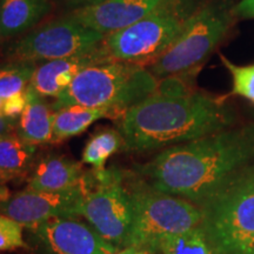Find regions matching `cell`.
<instances>
[{
  "label": "cell",
  "mask_w": 254,
  "mask_h": 254,
  "mask_svg": "<svg viewBox=\"0 0 254 254\" xmlns=\"http://www.w3.org/2000/svg\"><path fill=\"white\" fill-rule=\"evenodd\" d=\"M254 164V124L167 147L139 170L146 183L204 206Z\"/></svg>",
  "instance_id": "obj_1"
},
{
  "label": "cell",
  "mask_w": 254,
  "mask_h": 254,
  "mask_svg": "<svg viewBox=\"0 0 254 254\" xmlns=\"http://www.w3.org/2000/svg\"><path fill=\"white\" fill-rule=\"evenodd\" d=\"M236 112L222 100L192 92L170 97L154 92L120 119L124 150L147 152L184 144L230 128Z\"/></svg>",
  "instance_id": "obj_2"
},
{
  "label": "cell",
  "mask_w": 254,
  "mask_h": 254,
  "mask_svg": "<svg viewBox=\"0 0 254 254\" xmlns=\"http://www.w3.org/2000/svg\"><path fill=\"white\" fill-rule=\"evenodd\" d=\"M157 87L158 79L139 64H97L75 75L68 87L56 98L52 110L82 106L123 117L129 107L153 94Z\"/></svg>",
  "instance_id": "obj_3"
},
{
  "label": "cell",
  "mask_w": 254,
  "mask_h": 254,
  "mask_svg": "<svg viewBox=\"0 0 254 254\" xmlns=\"http://www.w3.org/2000/svg\"><path fill=\"white\" fill-rule=\"evenodd\" d=\"M202 5L200 0L167 2L138 23L106 34L100 49L111 62L151 65L179 38Z\"/></svg>",
  "instance_id": "obj_4"
},
{
  "label": "cell",
  "mask_w": 254,
  "mask_h": 254,
  "mask_svg": "<svg viewBox=\"0 0 254 254\" xmlns=\"http://www.w3.org/2000/svg\"><path fill=\"white\" fill-rule=\"evenodd\" d=\"M128 190L133 220L126 247L160 253L161 245L168 238L201 224V208L189 200L166 194L138 179L129 184Z\"/></svg>",
  "instance_id": "obj_5"
},
{
  "label": "cell",
  "mask_w": 254,
  "mask_h": 254,
  "mask_svg": "<svg viewBox=\"0 0 254 254\" xmlns=\"http://www.w3.org/2000/svg\"><path fill=\"white\" fill-rule=\"evenodd\" d=\"M200 208L202 227L222 254H246L254 241V164Z\"/></svg>",
  "instance_id": "obj_6"
},
{
  "label": "cell",
  "mask_w": 254,
  "mask_h": 254,
  "mask_svg": "<svg viewBox=\"0 0 254 254\" xmlns=\"http://www.w3.org/2000/svg\"><path fill=\"white\" fill-rule=\"evenodd\" d=\"M234 6L231 0L205 2L190 21L179 38L150 65L157 79L198 69L232 26Z\"/></svg>",
  "instance_id": "obj_7"
},
{
  "label": "cell",
  "mask_w": 254,
  "mask_h": 254,
  "mask_svg": "<svg viewBox=\"0 0 254 254\" xmlns=\"http://www.w3.org/2000/svg\"><path fill=\"white\" fill-rule=\"evenodd\" d=\"M124 178L114 168L85 174L86 190L78 211V215L119 250L127 246L133 220L131 193L124 185Z\"/></svg>",
  "instance_id": "obj_8"
},
{
  "label": "cell",
  "mask_w": 254,
  "mask_h": 254,
  "mask_svg": "<svg viewBox=\"0 0 254 254\" xmlns=\"http://www.w3.org/2000/svg\"><path fill=\"white\" fill-rule=\"evenodd\" d=\"M105 34L82 26L67 15L50 21L20 38L9 46L12 62H39L71 58L98 49Z\"/></svg>",
  "instance_id": "obj_9"
},
{
  "label": "cell",
  "mask_w": 254,
  "mask_h": 254,
  "mask_svg": "<svg viewBox=\"0 0 254 254\" xmlns=\"http://www.w3.org/2000/svg\"><path fill=\"white\" fill-rule=\"evenodd\" d=\"M28 231L43 254H116L120 251L75 217L51 219Z\"/></svg>",
  "instance_id": "obj_10"
},
{
  "label": "cell",
  "mask_w": 254,
  "mask_h": 254,
  "mask_svg": "<svg viewBox=\"0 0 254 254\" xmlns=\"http://www.w3.org/2000/svg\"><path fill=\"white\" fill-rule=\"evenodd\" d=\"M85 190V177L78 186L60 192L25 190L0 201V213L13 219L27 230L51 219L78 217Z\"/></svg>",
  "instance_id": "obj_11"
},
{
  "label": "cell",
  "mask_w": 254,
  "mask_h": 254,
  "mask_svg": "<svg viewBox=\"0 0 254 254\" xmlns=\"http://www.w3.org/2000/svg\"><path fill=\"white\" fill-rule=\"evenodd\" d=\"M171 1L173 0H105L71 9L66 15L106 36L138 23Z\"/></svg>",
  "instance_id": "obj_12"
},
{
  "label": "cell",
  "mask_w": 254,
  "mask_h": 254,
  "mask_svg": "<svg viewBox=\"0 0 254 254\" xmlns=\"http://www.w3.org/2000/svg\"><path fill=\"white\" fill-rule=\"evenodd\" d=\"M111 62L105 57L100 45L86 55L56 59L37 65L30 87L43 98H58L68 87L79 72L88 66Z\"/></svg>",
  "instance_id": "obj_13"
},
{
  "label": "cell",
  "mask_w": 254,
  "mask_h": 254,
  "mask_svg": "<svg viewBox=\"0 0 254 254\" xmlns=\"http://www.w3.org/2000/svg\"><path fill=\"white\" fill-rule=\"evenodd\" d=\"M84 177L81 165L77 161L50 155L38 163L28 179L26 190L60 192L78 186Z\"/></svg>",
  "instance_id": "obj_14"
},
{
  "label": "cell",
  "mask_w": 254,
  "mask_h": 254,
  "mask_svg": "<svg viewBox=\"0 0 254 254\" xmlns=\"http://www.w3.org/2000/svg\"><path fill=\"white\" fill-rule=\"evenodd\" d=\"M26 107L19 120V133L21 139L32 145L53 141V112L33 88H26Z\"/></svg>",
  "instance_id": "obj_15"
},
{
  "label": "cell",
  "mask_w": 254,
  "mask_h": 254,
  "mask_svg": "<svg viewBox=\"0 0 254 254\" xmlns=\"http://www.w3.org/2000/svg\"><path fill=\"white\" fill-rule=\"evenodd\" d=\"M50 9V0H0L1 38L17 36L30 30Z\"/></svg>",
  "instance_id": "obj_16"
},
{
  "label": "cell",
  "mask_w": 254,
  "mask_h": 254,
  "mask_svg": "<svg viewBox=\"0 0 254 254\" xmlns=\"http://www.w3.org/2000/svg\"><path fill=\"white\" fill-rule=\"evenodd\" d=\"M37 146L25 141L19 134L7 133L0 136V179L24 174L31 166Z\"/></svg>",
  "instance_id": "obj_17"
},
{
  "label": "cell",
  "mask_w": 254,
  "mask_h": 254,
  "mask_svg": "<svg viewBox=\"0 0 254 254\" xmlns=\"http://www.w3.org/2000/svg\"><path fill=\"white\" fill-rule=\"evenodd\" d=\"M113 118L112 114L101 109L69 106L53 112V141L65 140L85 132L92 124L103 118Z\"/></svg>",
  "instance_id": "obj_18"
},
{
  "label": "cell",
  "mask_w": 254,
  "mask_h": 254,
  "mask_svg": "<svg viewBox=\"0 0 254 254\" xmlns=\"http://www.w3.org/2000/svg\"><path fill=\"white\" fill-rule=\"evenodd\" d=\"M120 148H124V138L120 131L113 128L98 129L85 146L82 163L91 165L94 171H103L107 159Z\"/></svg>",
  "instance_id": "obj_19"
},
{
  "label": "cell",
  "mask_w": 254,
  "mask_h": 254,
  "mask_svg": "<svg viewBox=\"0 0 254 254\" xmlns=\"http://www.w3.org/2000/svg\"><path fill=\"white\" fill-rule=\"evenodd\" d=\"M160 254H222L200 224L192 230L168 238L160 247Z\"/></svg>",
  "instance_id": "obj_20"
},
{
  "label": "cell",
  "mask_w": 254,
  "mask_h": 254,
  "mask_svg": "<svg viewBox=\"0 0 254 254\" xmlns=\"http://www.w3.org/2000/svg\"><path fill=\"white\" fill-rule=\"evenodd\" d=\"M37 64L12 62L0 66V99L6 100L13 95L24 93L30 85Z\"/></svg>",
  "instance_id": "obj_21"
},
{
  "label": "cell",
  "mask_w": 254,
  "mask_h": 254,
  "mask_svg": "<svg viewBox=\"0 0 254 254\" xmlns=\"http://www.w3.org/2000/svg\"><path fill=\"white\" fill-rule=\"evenodd\" d=\"M221 63L231 73L233 80L232 93L246 98L254 103V64L247 66H238L220 55Z\"/></svg>",
  "instance_id": "obj_22"
},
{
  "label": "cell",
  "mask_w": 254,
  "mask_h": 254,
  "mask_svg": "<svg viewBox=\"0 0 254 254\" xmlns=\"http://www.w3.org/2000/svg\"><path fill=\"white\" fill-rule=\"evenodd\" d=\"M23 230V225L0 213V251H12L26 246Z\"/></svg>",
  "instance_id": "obj_23"
},
{
  "label": "cell",
  "mask_w": 254,
  "mask_h": 254,
  "mask_svg": "<svg viewBox=\"0 0 254 254\" xmlns=\"http://www.w3.org/2000/svg\"><path fill=\"white\" fill-rule=\"evenodd\" d=\"M26 91L24 93L8 98V99L4 100V103H2L1 116L8 117V118H15V117L21 116L25 107H26Z\"/></svg>",
  "instance_id": "obj_24"
},
{
  "label": "cell",
  "mask_w": 254,
  "mask_h": 254,
  "mask_svg": "<svg viewBox=\"0 0 254 254\" xmlns=\"http://www.w3.org/2000/svg\"><path fill=\"white\" fill-rule=\"evenodd\" d=\"M234 12L241 18H254V0H241L234 7Z\"/></svg>",
  "instance_id": "obj_25"
},
{
  "label": "cell",
  "mask_w": 254,
  "mask_h": 254,
  "mask_svg": "<svg viewBox=\"0 0 254 254\" xmlns=\"http://www.w3.org/2000/svg\"><path fill=\"white\" fill-rule=\"evenodd\" d=\"M14 126V118H8V117L1 116L0 114V136L11 133L12 128Z\"/></svg>",
  "instance_id": "obj_26"
},
{
  "label": "cell",
  "mask_w": 254,
  "mask_h": 254,
  "mask_svg": "<svg viewBox=\"0 0 254 254\" xmlns=\"http://www.w3.org/2000/svg\"><path fill=\"white\" fill-rule=\"evenodd\" d=\"M101 1H105V0H64L65 5L71 9L82 7V6L93 5V4H97V2H101Z\"/></svg>",
  "instance_id": "obj_27"
},
{
  "label": "cell",
  "mask_w": 254,
  "mask_h": 254,
  "mask_svg": "<svg viewBox=\"0 0 254 254\" xmlns=\"http://www.w3.org/2000/svg\"><path fill=\"white\" fill-rule=\"evenodd\" d=\"M116 254H138V250H136L135 247L128 246V247H125V249H122Z\"/></svg>",
  "instance_id": "obj_28"
},
{
  "label": "cell",
  "mask_w": 254,
  "mask_h": 254,
  "mask_svg": "<svg viewBox=\"0 0 254 254\" xmlns=\"http://www.w3.org/2000/svg\"><path fill=\"white\" fill-rule=\"evenodd\" d=\"M138 254H159V253H155V252H152V251H138Z\"/></svg>",
  "instance_id": "obj_29"
},
{
  "label": "cell",
  "mask_w": 254,
  "mask_h": 254,
  "mask_svg": "<svg viewBox=\"0 0 254 254\" xmlns=\"http://www.w3.org/2000/svg\"><path fill=\"white\" fill-rule=\"evenodd\" d=\"M246 254H254V241H253L252 245H251V247L249 249V251H247V253H246Z\"/></svg>",
  "instance_id": "obj_30"
},
{
  "label": "cell",
  "mask_w": 254,
  "mask_h": 254,
  "mask_svg": "<svg viewBox=\"0 0 254 254\" xmlns=\"http://www.w3.org/2000/svg\"><path fill=\"white\" fill-rule=\"evenodd\" d=\"M2 103H4V100L0 99V114H1V109H2Z\"/></svg>",
  "instance_id": "obj_31"
},
{
  "label": "cell",
  "mask_w": 254,
  "mask_h": 254,
  "mask_svg": "<svg viewBox=\"0 0 254 254\" xmlns=\"http://www.w3.org/2000/svg\"><path fill=\"white\" fill-rule=\"evenodd\" d=\"M0 39H1V34H0Z\"/></svg>",
  "instance_id": "obj_32"
},
{
  "label": "cell",
  "mask_w": 254,
  "mask_h": 254,
  "mask_svg": "<svg viewBox=\"0 0 254 254\" xmlns=\"http://www.w3.org/2000/svg\"><path fill=\"white\" fill-rule=\"evenodd\" d=\"M253 116H254V111H253Z\"/></svg>",
  "instance_id": "obj_33"
}]
</instances>
